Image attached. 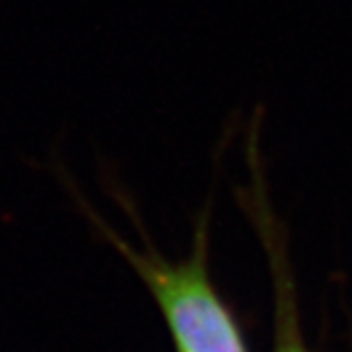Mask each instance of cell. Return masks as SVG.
I'll list each match as a JSON object with an SVG mask.
<instances>
[{"label":"cell","instance_id":"1","mask_svg":"<svg viewBox=\"0 0 352 352\" xmlns=\"http://www.w3.org/2000/svg\"><path fill=\"white\" fill-rule=\"evenodd\" d=\"M55 170L60 172V167L55 165ZM60 174L65 176V172ZM65 183L87 222L112 248L122 252L133 270L142 277L170 327L176 352H248L234 318L208 281L206 265L199 254L170 263L149 248L135 250L117 231H112L101 215L91 210L72 181L67 179Z\"/></svg>","mask_w":352,"mask_h":352},{"label":"cell","instance_id":"2","mask_svg":"<svg viewBox=\"0 0 352 352\" xmlns=\"http://www.w3.org/2000/svg\"><path fill=\"white\" fill-rule=\"evenodd\" d=\"M277 352H305V348H302L298 336L288 334V336H284V341H281V346H279Z\"/></svg>","mask_w":352,"mask_h":352}]
</instances>
